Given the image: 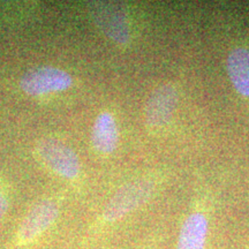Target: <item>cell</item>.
<instances>
[{
    "instance_id": "cell-8",
    "label": "cell",
    "mask_w": 249,
    "mask_h": 249,
    "mask_svg": "<svg viewBox=\"0 0 249 249\" xmlns=\"http://www.w3.org/2000/svg\"><path fill=\"white\" fill-rule=\"evenodd\" d=\"M207 234V217L201 213L189 214L182 224L177 249H204Z\"/></svg>"
},
{
    "instance_id": "cell-9",
    "label": "cell",
    "mask_w": 249,
    "mask_h": 249,
    "mask_svg": "<svg viewBox=\"0 0 249 249\" xmlns=\"http://www.w3.org/2000/svg\"><path fill=\"white\" fill-rule=\"evenodd\" d=\"M226 70L236 91L249 97V50L233 49L227 55Z\"/></svg>"
},
{
    "instance_id": "cell-7",
    "label": "cell",
    "mask_w": 249,
    "mask_h": 249,
    "mask_svg": "<svg viewBox=\"0 0 249 249\" xmlns=\"http://www.w3.org/2000/svg\"><path fill=\"white\" fill-rule=\"evenodd\" d=\"M119 141L117 123L110 112H103L96 118L91 130L93 148L102 154H111L116 150Z\"/></svg>"
},
{
    "instance_id": "cell-3",
    "label": "cell",
    "mask_w": 249,
    "mask_h": 249,
    "mask_svg": "<svg viewBox=\"0 0 249 249\" xmlns=\"http://www.w3.org/2000/svg\"><path fill=\"white\" fill-rule=\"evenodd\" d=\"M88 9L93 22L104 35L119 44L128 42L130 37L128 15L123 4L116 1H91Z\"/></svg>"
},
{
    "instance_id": "cell-10",
    "label": "cell",
    "mask_w": 249,
    "mask_h": 249,
    "mask_svg": "<svg viewBox=\"0 0 249 249\" xmlns=\"http://www.w3.org/2000/svg\"><path fill=\"white\" fill-rule=\"evenodd\" d=\"M9 205H11V203H9L7 194L2 189H0V220L8 213Z\"/></svg>"
},
{
    "instance_id": "cell-6",
    "label": "cell",
    "mask_w": 249,
    "mask_h": 249,
    "mask_svg": "<svg viewBox=\"0 0 249 249\" xmlns=\"http://www.w3.org/2000/svg\"><path fill=\"white\" fill-rule=\"evenodd\" d=\"M178 102V91L171 83L158 87L149 96L144 107L145 124L151 128H160L169 124Z\"/></svg>"
},
{
    "instance_id": "cell-1",
    "label": "cell",
    "mask_w": 249,
    "mask_h": 249,
    "mask_svg": "<svg viewBox=\"0 0 249 249\" xmlns=\"http://www.w3.org/2000/svg\"><path fill=\"white\" fill-rule=\"evenodd\" d=\"M155 182L150 179H138L121 187L107 202L102 213L90 227L89 235L101 232L104 227L113 225L133 211L139 209L151 197Z\"/></svg>"
},
{
    "instance_id": "cell-5",
    "label": "cell",
    "mask_w": 249,
    "mask_h": 249,
    "mask_svg": "<svg viewBox=\"0 0 249 249\" xmlns=\"http://www.w3.org/2000/svg\"><path fill=\"white\" fill-rule=\"evenodd\" d=\"M36 152L39 160L58 176L70 180L80 173V160L76 152L55 139H43L37 143Z\"/></svg>"
},
{
    "instance_id": "cell-4",
    "label": "cell",
    "mask_w": 249,
    "mask_h": 249,
    "mask_svg": "<svg viewBox=\"0 0 249 249\" xmlns=\"http://www.w3.org/2000/svg\"><path fill=\"white\" fill-rule=\"evenodd\" d=\"M73 85V77L68 71L53 66H43L27 71L20 80V88L33 97L64 91Z\"/></svg>"
},
{
    "instance_id": "cell-2",
    "label": "cell",
    "mask_w": 249,
    "mask_h": 249,
    "mask_svg": "<svg viewBox=\"0 0 249 249\" xmlns=\"http://www.w3.org/2000/svg\"><path fill=\"white\" fill-rule=\"evenodd\" d=\"M60 216V204L45 198L34 205L20 223L7 249H24L34 245L53 227Z\"/></svg>"
}]
</instances>
